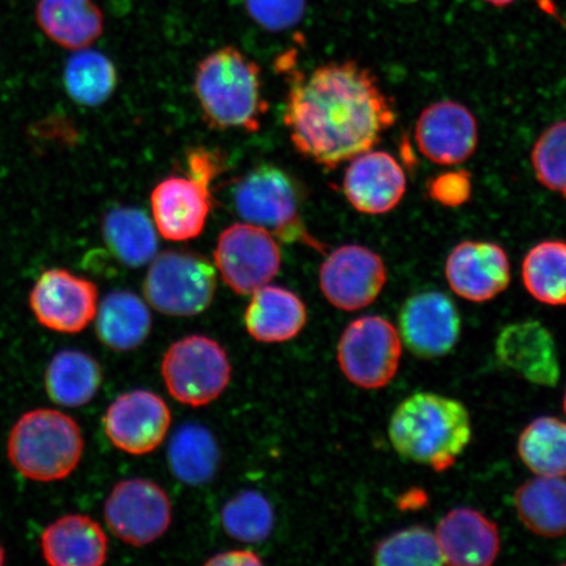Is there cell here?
Wrapping results in <instances>:
<instances>
[{"mask_svg": "<svg viewBox=\"0 0 566 566\" xmlns=\"http://www.w3.org/2000/svg\"><path fill=\"white\" fill-rule=\"evenodd\" d=\"M283 113L296 151L332 169L373 150L396 123L395 104L369 69L331 62L308 76L290 73Z\"/></svg>", "mask_w": 566, "mask_h": 566, "instance_id": "cell-1", "label": "cell"}, {"mask_svg": "<svg viewBox=\"0 0 566 566\" xmlns=\"http://www.w3.org/2000/svg\"><path fill=\"white\" fill-rule=\"evenodd\" d=\"M388 436L402 458L444 472L455 464L471 441V417L455 399L419 392L395 409Z\"/></svg>", "mask_w": 566, "mask_h": 566, "instance_id": "cell-2", "label": "cell"}, {"mask_svg": "<svg viewBox=\"0 0 566 566\" xmlns=\"http://www.w3.org/2000/svg\"><path fill=\"white\" fill-rule=\"evenodd\" d=\"M195 91L210 127L260 129L268 109L261 69L239 49L226 46L203 59L196 71Z\"/></svg>", "mask_w": 566, "mask_h": 566, "instance_id": "cell-3", "label": "cell"}, {"mask_svg": "<svg viewBox=\"0 0 566 566\" xmlns=\"http://www.w3.org/2000/svg\"><path fill=\"white\" fill-rule=\"evenodd\" d=\"M83 450L80 424L55 409H34L21 416L7 442L13 469L39 483L70 476L80 465Z\"/></svg>", "mask_w": 566, "mask_h": 566, "instance_id": "cell-4", "label": "cell"}, {"mask_svg": "<svg viewBox=\"0 0 566 566\" xmlns=\"http://www.w3.org/2000/svg\"><path fill=\"white\" fill-rule=\"evenodd\" d=\"M163 380L172 398L184 406H209L228 388L231 365L221 345L207 336L179 339L165 354Z\"/></svg>", "mask_w": 566, "mask_h": 566, "instance_id": "cell-5", "label": "cell"}, {"mask_svg": "<svg viewBox=\"0 0 566 566\" xmlns=\"http://www.w3.org/2000/svg\"><path fill=\"white\" fill-rule=\"evenodd\" d=\"M235 207L247 223L259 226L285 242L322 248L304 229L298 190L292 177L277 167L261 166L248 174L235 190Z\"/></svg>", "mask_w": 566, "mask_h": 566, "instance_id": "cell-6", "label": "cell"}, {"mask_svg": "<svg viewBox=\"0 0 566 566\" xmlns=\"http://www.w3.org/2000/svg\"><path fill=\"white\" fill-rule=\"evenodd\" d=\"M217 289L216 269L195 253L169 251L155 256L145 280L148 303L168 316L203 313Z\"/></svg>", "mask_w": 566, "mask_h": 566, "instance_id": "cell-7", "label": "cell"}, {"mask_svg": "<svg viewBox=\"0 0 566 566\" xmlns=\"http://www.w3.org/2000/svg\"><path fill=\"white\" fill-rule=\"evenodd\" d=\"M401 360L398 329L381 316H363L344 331L337 346V363L345 378L364 389L391 384Z\"/></svg>", "mask_w": 566, "mask_h": 566, "instance_id": "cell-8", "label": "cell"}, {"mask_svg": "<svg viewBox=\"0 0 566 566\" xmlns=\"http://www.w3.org/2000/svg\"><path fill=\"white\" fill-rule=\"evenodd\" d=\"M214 261L233 293L251 295L279 274L281 251L271 232L251 223H235L219 237Z\"/></svg>", "mask_w": 566, "mask_h": 566, "instance_id": "cell-9", "label": "cell"}, {"mask_svg": "<svg viewBox=\"0 0 566 566\" xmlns=\"http://www.w3.org/2000/svg\"><path fill=\"white\" fill-rule=\"evenodd\" d=\"M104 518L118 539L133 547H144L159 539L171 526L172 505L165 490L154 481L124 480L106 499Z\"/></svg>", "mask_w": 566, "mask_h": 566, "instance_id": "cell-10", "label": "cell"}, {"mask_svg": "<svg viewBox=\"0 0 566 566\" xmlns=\"http://www.w3.org/2000/svg\"><path fill=\"white\" fill-rule=\"evenodd\" d=\"M30 307L42 327L59 334H80L96 317L98 290L94 282L67 269H48L34 283Z\"/></svg>", "mask_w": 566, "mask_h": 566, "instance_id": "cell-11", "label": "cell"}, {"mask_svg": "<svg viewBox=\"0 0 566 566\" xmlns=\"http://www.w3.org/2000/svg\"><path fill=\"white\" fill-rule=\"evenodd\" d=\"M387 283V268L377 252L364 245L338 247L321 268L327 301L343 311H357L377 301Z\"/></svg>", "mask_w": 566, "mask_h": 566, "instance_id": "cell-12", "label": "cell"}, {"mask_svg": "<svg viewBox=\"0 0 566 566\" xmlns=\"http://www.w3.org/2000/svg\"><path fill=\"white\" fill-rule=\"evenodd\" d=\"M171 422V410L160 396L136 389L112 402L104 416V430L116 449L146 455L166 440Z\"/></svg>", "mask_w": 566, "mask_h": 566, "instance_id": "cell-13", "label": "cell"}, {"mask_svg": "<svg viewBox=\"0 0 566 566\" xmlns=\"http://www.w3.org/2000/svg\"><path fill=\"white\" fill-rule=\"evenodd\" d=\"M416 145L422 157L438 166H459L479 145V124L465 105L443 101L427 106L417 118Z\"/></svg>", "mask_w": 566, "mask_h": 566, "instance_id": "cell-14", "label": "cell"}, {"mask_svg": "<svg viewBox=\"0 0 566 566\" xmlns=\"http://www.w3.org/2000/svg\"><path fill=\"white\" fill-rule=\"evenodd\" d=\"M460 325L454 302L440 292L410 296L400 310V337L419 358L443 357L454 349Z\"/></svg>", "mask_w": 566, "mask_h": 566, "instance_id": "cell-15", "label": "cell"}, {"mask_svg": "<svg viewBox=\"0 0 566 566\" xmlns=\"http://www.w3.org/2000/svg\"><path fill=\"white\" fill-rule=\"evenodd\" d=\"M444 272L452 292L475 303L494 300L505 292L512 279L511 260L504 248L478 240L452 248Z\"/></svg>", "mask_w": 566, "mask_h": 566, "instance_id": "cell-16", "label": "cell"}, {"mask_svg": "<svg viewBox=\"0 0 566 566\" xmlns=\"http://www.w3.org/2000/svg\"><path fill=\"white\" fill-rule=\"evenodd\" d=\"M349 161L343 189L354 209L381 216L399 207L407 192V176L391 154L369 150Z\"/></svg>", "mask_w": 566, "mask_h": 566, "instance_id": "cell-17", "label": "cell"}, {"mask_svg": "<svg viewBox=\"0 0 566 566\" xmlns=\"http://www.w3.org/2000/svg\"><path fill=\"white\" fill-rule=\"evenodd\" d=\"M495 354L502 365L530 384L551 388L560 380V360L555 338L541 322L506 325L495 339Z\"/></svg>", "mask_w": 566, "mask_h": 566, "instance_id": "cell-18", "label": "cell"}, {"mask_svg": "<svg viewBox=\"0 0 566 566\" xmlns=\"http://www.w3.org/2000/svg\"><path fill=\"white\" fill-rule=\"evenodd\" d=\"M211 201V188L189 175L163 180L151 195L154 221L160 235L171 242L200 237Z\"/></svg>", "mask_w": 566, "mask_h": 566, "instance_id": "cell-19", "label": "cell"}, {"mask_svg": "<svg viewBox=\"0 0 566 566\" xmlns=\"http://www.w3.org/2000/svg\"><path fill=\"white\" fill-rule=\"evenodd\" d=\"M434 534L444 564L486 566L500 554L497 525L475 509H454L438 523Z\"/></svg>", "mask_w": 566, "mask_h": 566, "instance_id": "cell-20", "label": "cell"}, {"mask_svg": "<svg viewBox=\"0 0 566 566\" xmlns=\"http://www.w3.org/2000/svg\"><path fill=\"white\" fill-rule=\"evenodd\" d=\"M108 536L87 515L61 516L41 535V551L53 566H101L108 557Z\"/></svg>", "mask_w": 566, "mask_h": 566, "instance_id": "cell-21", "label": "cell"}, {"mask_svg": "<svg viewBox=\"0 0 566 566\" xmlns=\"http://www.w3.org/2000/svg\"><path fill=\"white\" fill-rule=\"evenodd\" d=\"M244 321L248 334L256 342L286 343L306 325V304L285 287L265 285L252 294Z\"/></svg>", "mask_w": 566, "mask_h": 566, "instance_id": "cell-22", "label": "cell"}, {"mask_svg": "<svg viewBox=\"0 0 566 566\" xmlns=\"http://www.w3.org/2000/svg\"><path fill=\"white\" fill-rule=\"evenodd\" d=\"M35 20L56 45L69 51L87 49L104 32V15L94 0H39Z\"/></svg>", "mask_w": 566, "mask_h": 566, "instance_id": "cell-23", "label": "cell"}, {"mask_svg": "<svg viewBox=\"0 0 566 566\" xmlns=\"http://www.w3.org/2000/svg\"><path fill=\"white\" fill-rule=\"evenodd\" d=\"M96 334L108 348L129 352L150 335L153 318L146 303L130 292L106 295L96 313Z\"/></svg>", "mask_w": 566, "mask_h": 566, "instance_id": "cell-24", "label": "cell"}, {"mask_svg": "<svg viewBox=\"0 0 566 566\" xmlns=\"http://www.w3.org/2000/svg\"><path fill=\"white\" fill-rule=\"evenodd\" d=\"M514 506L531 533L542 537L566 534L565 478L537 476L527 481L515 492Z\"/></svg>", "mask_w": 566, "mask_h": 566, "instance_id": "cell-25", "label": "cell"}, {"mask_svg": "<svg viewBox=\"0 0 566 566\" xmlns=\"http://www.w3.org/2000/svg\"><path fill=\"white\" fill-rule=\"evenodd\" d=\"M102 380L101 365L80 350L56 353L45 373L49 398L55 405L67 408L88 405L101 388Z\"/></svg>", "mask_w": 566, "mask_h": 566, "instance_id": "cell-26", "label": "cell"}, {"mask_svg": "<svg viewBox=\"0 0 566 566\" xmlns=\"http://www.w3.org/2000/svg\"><path fill=\"white\" fill-rule=\"evenodd\" d=\"M103 235L106 245L127 266H144L157 256L158 238L144 211L113 209L105 216Z\"/></svg>", "mask_w": 566, "mask_h": 566, "instance_id": "cell-27", "label": "cell"}, {"mask_svg": "<svg viewBox=\"0 0 566 566\" xmlns=\"http://www.w3.org/2000/svg\"><path fill=\"white\" fill-rule=\"evenodd\" d=\"M219 459L221 454L214 436L201 424H182L169 443V467L184 484L209 483L217 473Z\"/></svg>", "mask_w": 566, "mask_h": 566, "instance_id": "cell-28", "label": "cell"}, {"mask_svg": "<svg viewBox=\"0 0 566 566\" xmlns=\"http://www.w3.org/2000/svg\"><path fill=\"white\" fill-rule=\"evenodd\" d=\"M522 281L537 302L566 306V242L546 240L531 248L522 263Z\"/></svg>", "mask_w": 566, "mask_h": 566, "instance_id": "cell-29", "label": "cell"}, {"mask_svg": "<svg viewBox=\"0 0 566 566\" xmlns=\"http://www.w3.org/2000/svg\"><path fill=\"white\" fill-rule=\"evenodd\" d=\"M63 86L74 103L98 106L108 102L115 92L117 70L103 53L82 49L67 60L63 70Z\"/></svg>", "mask_w": 566, "mask_h": 566, "instance_id": "cell-30", "label": "cell"}, {"mask_svg": "<svg viewBox=\"0 0 566 566\" xmlns=\"http://www.w3.org/2000/svg\"><path fill=\"white\" fill-rule=\"evenodd\" d=\"M522 462L536 476H566V422L539 417L527 424L518 440Z\"/></svg>", "mask_w": 566, "mask_h": 566, "instance_id": "cell-31", "label": "cell"}, {"mask_svg": "<svg viewBox=\"0 0 566 566\" xmlns=\"http://www.w3.org/2000/svg\"><path fill=\"white\" fill-rule=\"evenodd\" d=\"M373 557L374 564L381 566L446 565L436 534L421 526L385 537L375 547Z\"/></svg>", "mask_w": 566, "mask_h": 566, "instance_id": "cell-32", "label": "cell"}, {"mask_svg": "<svg viewBox=\"0 0 566 566\" xmlns=\"http://www.w3.org/2000/svg\"><path fill=\"white\" fill-rule=\"evenodd\" d=\"M222 525L233 539L243 543L263 542L273 530V509L263 494L247 491L223 506Z\"/></svg>", "mask_w": 566, "mask_h": 566, "instance_id": "cell-33", "label": "cell"}, {"mask_svg": "<svg viewBox=\"0 0 566 566\" xmlns=\"http://www.w3.org/2000/svg\"><path fill=\"white\" fill-rule=\"evenodd\" d=\"M536 180L566 198V119L547 127L531 151Z\"/></svg>", "mask_w": 566, "mask_h": 566, "instance_id": "cell-34", "label": "cell"}, {"mask_svg": "<svg viewBox=\"0 0 566 566\" xmlns=\"http://www.w3.org/2000/svg\"><path fill=\"white\" fill-rule=\"evenodd\" d=\"M250 17L269 32L290 30L306 12V0H245Z\"/></svg>", "mask_w": 566, "mask_h": 566, "instance_id": "cell-35", "label": "cell"}, {"mask_svg": "<svg viewBox=\"0 0 566 566\" xmlns=\"http://www.w3.org/2000/svg\"><path fill=\"white\" fill-rule=\"evenodd\" d=\"M430 200L444 208H459L471 200L472 176L465 169H452L434 177L427 184Z\"/></svg>", "mask_w": 566, "mask_h": 566, "instance_id": "cell-36", "label": "cell"}, {"mask_svg": "<svg viewBox=\"0 0 566 566\" xmlns=\"http://www.w3.org/2000/svg\"><path fill=\"white\" fill-rule=\"evenodd\" d=\"M189 176L211 188L212 181L222 171V159L216 151L198 147L188 154Z\"/></svg>", "mask_w": 566, "mask_h": 566, "instance_id": "cell-37", "label": "cell"}, {"mask_svg": "<svg viewBox=\"0 0 566 566\" xmlns=\"http://www.w3.org/2000/svg\"><path fill=\"white\" fill-rule=\"evenodd\" d=\"M263 560L251 551H229L223 554L209 558L207 565H226V566H243V565H261Z\"/></svg>", "mask_w": 566, "mask_h": 566, "instance_id": "cell-38", "label": "cell"}, {"mask_svg": "<svg viewBox=\"0 0 566 566\" xmlns=\"http://www.w3.org/2000/svg\"><path fill=\"white\" fill-rule=\"evenodd\" d=\"M484 2L495 6V7H506L509 4L515 3L516 0H484Z\"/></svg>", "mask_w": 566, "mask_h": 566, "instance_id": "cell-39", "label": "cell"}, {"mask_svg": "<svg viewBox=\"0 0 566 566\" xmlns=\"http://www.w3.org/2000/svg\"><path fill=\"white\" fill-rule=\"evenodd\" d=\"M6 563V551L2 546V544H0V565H3Z\"/></svg>", "mask_w": 566, "mask_h": 566, "instance_id": "cell-40", "label": "cell"}, {"mask_svg": "<svg viewBox=\"0 0 566 566\" xmlns=\"http://www.w3.org/2000/svg\"><path fill=\"white\" fill-rule=\"evenodd\" d=\"M564 410H565V415H566V391H565V396H564Z\"/></svg>", "mask_w": 566, "mask_h": 566, "instance_id": "cell-41", "label": "cell"}]
</instances>
